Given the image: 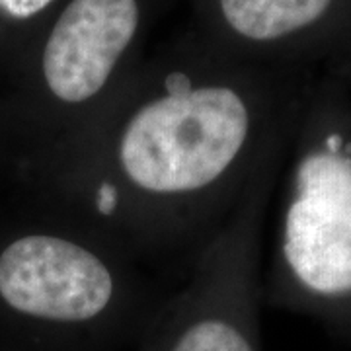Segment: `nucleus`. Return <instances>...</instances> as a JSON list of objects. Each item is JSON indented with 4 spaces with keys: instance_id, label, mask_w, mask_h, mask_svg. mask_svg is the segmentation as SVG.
Wrapping results in <instances>:
<instances>
[{
    "instance_id": "obj_6",
    "label": "nucleus",
    "mask_w": 351,
    "mask_h": 351,
    "mask_svg": "<svg viewBox=\"0 0 351 351\" xmlns=\"http://www.w3.org/2000/svg\"><path fill=\"white\" fill-rule=\"evenodd\" d=\"M221 24L252 45H271L320 24L334 0H217Z\"/></svg>"
},
{
    "instance_id": "obj_4",
    "label": "nucleus",
    "mask_w": 351,
    "mask_h": 351,
    "mask_svg": "<svg viewBox=\"0 0 351 351\" xmlns=\"http://www.w3.org/2000/svg\"><path fill=\"white\" fill-rule=\"evenodd\" d=\"M295 117L263 152L232 213L189 260L186 281L158 302L135 351H262L265 225Z\"/></svg>"
},
{
    "instance_id": "obj_7",
    "label": "nucleus",
    "mask_w": 351,
    "mask_h": 351,
    "mask_svg": "<svg viewBox=\"0 0 351 351\" xmlns=\"http://www.w3.org/2000/svg\"><path fill=\"white\" fill-rule=\"evenodd\" d=\"M55 0H0V14L16 20V22H27L43 14Z\"/></svg>"
},
{
    "instance_id": "obj_1",
    "label": "nucleus",
    "mask_w": 351,
    "mask_h": 351,
    "mask_svg": "<svg viewBox=\"0 0 351 351\" xmlns=\"http://www.w3.org/2000/svg\"><path fill=\"white\" fill-rule=\"evenodd\" d=\"M297 108L240 78L170 69L154 88L119 90L63 156L34 174L41 205L145 267L189 263Z\"/></svg>"
},
{
    "instance_id": "obj_5",
    "label": "nucleus",
    "mask_w": 351,
    "mask_h": 351,
    "mask_svg": "<svg viewBox=\"0 0 351 351\" xmlns=\"http://www.w3.org/2000/svg\"><path fill=\"white\" fill-rule=\"evenodd\" d=\"M141 22L138 0H69L51 24L25 127L34 174L63 156L119 94L117 73Z\"/></svg>"
},
{
    "instance_id": "obj_3",
    "label": "nucleus",
    "mask_w": 351,
    "mask_h": 351,
    "mask_svg": "<svg viewBox=\"0 0 351 351\" xmlns=\"http://www.w3.org/2000/svg\"><path fill=\"white\" fill-rule=\"evenodd\" d=\"M162 297L123 248L47 207L0 246V304L55 351L135 341Z\"/></svg>"
},
{
    "instance_id": "obj_2",
    "label": "nucleus",
    "mask_w": 351,
    "mask_h": 351,
    "mask_svg": "<svg viewBox=\"0 0 351 351\" xmlns=\"http://www.w3.org/2000/svg\"><path fill=\"white\" fill-rule=\"evenodd\" d=\"M276 195L263 304L351 339V106H299Z\"/></svg>"
}]
</instances>
